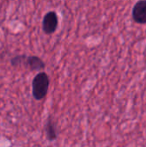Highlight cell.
I'll return each mask as SVG.
<instances>
[{"label":"cell","instance_id":"1","mask_svg":"<svg viewBox=\"0 0 146 147\" xmlns=\"http://www.w3.org/2000/svg\"><path fill=\"white\" fill-rule=\"evenodd\" d=\"M50 80L47 73L40 71L36 74L32 82V93L35 100L40 101L47 95Z\"/></svg>","mask_w":146,"mask_h":147},{"label":"cell","instance_id":"2","mask_svg":"<svg viewBox=\"0 0 146 147\" xmlns=\"http://www.w3.org/2000/svg\"><path fill=\"white\" fill-rule=\"evenodd\" d=\"M10 64L14 67L23 65L30 71H40L45 68V62L38 56L16 55L11 58Z\"/></svg>","mask_w":146,"mask_h":147},{"label":"cell","instance_id":"3","mask_svg":"<svg viewBox=\"0 0 146 147\" xmlns=\"http://www.w3.org/2000/svg\"><path fill=\"white\" fill-rule=\"evenodd\" d=\"M59 25V17L55 11H49L45 14L42 21V29L45 34H53Z\"/></svg>","mask_w":146,"mask_h":147},{"label":"cell","instance_id":"4","mask_svg":"<svg viewBox=\"0 0 146 147\" xmlns=\"http://www.w3.org/2000/svg\"><path fill=\"white\" fill-rule=\"evenodd\" d=\"M133 20L138 24H146V0L138 1L132 9Z\"/></svg>","mask_w":146,"mask_h":147},{"label":"cell","instance_id":"5","mask_svg":"<svg viewBox=\"0 0 146 147\" xmlns=\"http://www.w3.org/2000/svg\"><path fill=\"white\" fill-rule=\"evenodd\" d=\"M45 131H46V135L47 140L53 141L57 139L56 126L51 117H49L47 120V122H46V125L45 127Z\"/></svg>","mask_w":146,"mask_h":147}]
</instances>
